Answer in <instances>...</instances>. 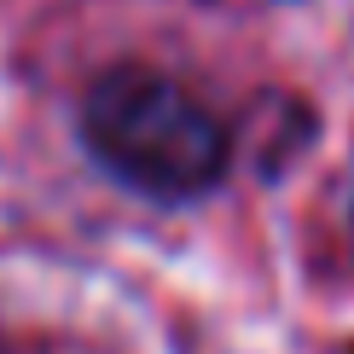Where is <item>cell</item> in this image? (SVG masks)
I'll use <instances>...</instances> for the list:
<instances>
[{
  "label": "cell",
  "instance_id": "cell-1",
  "mask_svg": "<svg viewBox=\"0 0 354 354\" xmlns=\"http://www.w3.org/2000/svg\"><path fill=\"white\" fill-rule=\"evenodd\" d=\"M82 134L116 180L163 203L203 198L232 157L221 116L186 82L140 64H122L87 87Z\"/></svg>",
  "mask_w": 354,
  "mask_h": 354
}]
</instances>
